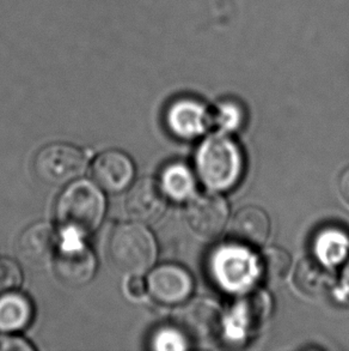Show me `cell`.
I'll list each match as a JSON object with an SVG mask.
<instances>
[{"label": "cell", "mask_w": 349, "mask_h": 351, "mask_svg": "<svg viewBox=\"0 0 349 351\" xmlns=\"http://www.w3.org/2000/svg\"><path fill=\"white\" fill-rule=\"evenodd\" d=\"M91 176L103 192L118 195L127 191L134 182L135 166L126 152L112 149L94 158Z\"/></svg>", "instance_id": "9c48e42d"}, {"label": "cell", "mask_w": 349, "mask_h": 351, "mask_svg": "<svg viewBox=\"0 0 349 351\" xmlns=\"http://www.w3.org/2000/svg\"><path fill=\"white\" fill-rule=\"evenodd\" d=\"M198 176L212 190L229 191L241 180L244 157L241 147L225 134H213L201 144L196 155Z\"/></svg>", "instance_id": "3957f363"}, {"label": "cell", "mask_w": 349, "mask_h": 351, "mask_svg": "<svg viewBox=\"0 0 349 351\" xmlns=\"http://www.w3.org/2000/svg\"><path fill=\"white\" fill-rule=\"evenodd\" d=\"M208 112L205 106L189 97L174 101L166 110V126L174 137L194 139L207 128Z\"/></svg>", "instance_id": "4fadbf2b"}, {"label": "cell", "mask_w": 349, "mask_h": 351, "mask_svg": "<svg viewBox=\"0 0 349 351\" xmlns=\"http://www.w3.org/2000/svg\"><path fill=\"white\" fill-rule=\"evenodd\" d=\"M126 289L128 295L133 299H142L147 293L146 282L142 280V276H131Z\"/></svg>", "instance_id": "cb8c5ba5"}, {"label": "cell", "mask_w": 349, "mask_h": 351, "mask_svg": "<svg viewBox=\"0 0 349 351\" xmlns=\"http://www.w3.org/2000/svg\"><path fill=\"white\" fill-rule=\"evenodd\" d=\"M335 283L331 265L320 258H305L299 261L294 272V285L297 289L311 299L323 298Z\"/></svg>", "instance_id": "9a60e30c"}, {"label": "cell", "mask_w": 349, "mask_h": 351, "mask_svg": "<svg viewBox=\"0 0 349 351\" xmlns=\"http://www.w3.org/2000/svg\"><path fill=\"white\" fill-rule=\"evenodd\" d=\"M161 186L170 199L181 202L190 198L195 190V178L188 167L174 163L161 173Z\"/></svg>", "instance_id": "e0dca14e"}, {"label": "cell", "mask_w": 349, "mask_h": 351, "mask_svg": "<svg viewBox=\"0 0 349 351\" xmlns=\"http://www.w3.org/2000/svg\"><path fill=\"white\" fill-rule=\"evenodd\" d=\"M187 347L185 336L179 328H161L152 335L151 348L155 350H183Z\"/></svg>", "instance_id": "ffe728a7"}, {"label": "cell", "mask_w": 349, "mask_h": 351, "mask_svg": "<svg viewBox=\"0 0 349 351\" xmlns=\"http://www.w3.org/2000/svg\"><path fill=\"white\" fill-rule=\"evenodd\" d=\"M23 283V274L18 264L9 258H0V295L14 291Z\"/></svg>", "instance_id": "44dd1931"}, {"label": "cell", "mask_w": 349, "mask_h": 351, "mask_svg": "<svg viewBox=\"0 0 349 351\" xmlns=\"http://www.w3.org/2000/svg\"><path fill=\"white\" fill-rule=\"evenodd\" d=\"M166 192L161 182L152 178H142L133 182L125 198V211L134 222L156 223L166 210Z\"/></svg>", "instance_id": "ba28073f"}, {"label": "cell", "mask_w": 349, "mask_h": 351, "mask_svg": "<svg viewBox=\"0 0 349 351\" xmlns=\"http://www.w3.org/2000/svg\"><path fill=\"white\" fill-rule=\"evenodd\" d=\"M339 190L346 203L349 205V167L341 174L339 180Z\"/></svg>", "instance_id": "d4e9b609"}, {"label": "cell", "mask_w": 349, "mask_h": 351, "mask_svg": "<svg viewBox=\"0 0 349 351\" xmlns=\"http://www.w3.org/2000/svg\"><path fill=\"white\" fill-rule=\"evenodd\" d=\"M349 251V237L337 229H326L316 240L317 258L334 265L342 261Z\"/></svg>", "instance_id": "ac0fdd59"}, {"label": "cell", "mask_w": 349, "mask_h": 351, "mask_svg": "<svg viewBox=\"0 0 349 351\" xmlns=\"http://www.w3.org/2000/svg\"><path fill=\"white\" fill-rule=\"evenodd\" d=\"M269 233L268 215L257 206H246L240 210L230 224V235L242 246H262L267 241Z\"/></svg>", "instance_id": "5bb4252c"}, {"label": "cell", "mask_w": 349, "mask_h": 351, "mask_svg": "<svg viewBox=\"0 0 349 351\" xmlns=\"http://www.w3.org/2000/svg\"><path fill=\"white\" fill-rule=\"evenodd\" d=\"M59 237L52 224L38 222L24 229L17 240V253L28 265L43 266L53 261Z\"/></svg>", "instance_id": "8fae6325"}, {"label": "cell", "mask_w": 349, "mask_h": 351, "mask_svg": "<svg viewBox=\"0 0 349 351\" xmlns=\"http://www.w3.org/2000/svg\"><path fill=\"white\" fill-rule=\"evenodd\" d=\"M230 209L217 193H201L189 200L185 219L194 233L203 239H216L227 227Z\"/></svg>", "instance_id": "52a82bcc"}, {"label": "cell", "mask_w": 349, "mask_h": 351, "mask_svg": "<svg viewBox=\"0 0 349 351\" xmlns=\"http://www.w3.org/2000/svg\"><path fill=\"white\" fill-rule=\"evenodd\" d=\"M177 328L184 336L198 341H209L220 332L222 312L216 302L207 299H195L177 311L174 315Z\"/></svg>", "instance_id": "30bf717a"}, {"label": "cell", "mask_w": 349, "mask_h": 351, "mask_svg": "<svg viewBox=\"0 0 349 351\" xmlns=\"http://www.w3.org/2000/svg\"><path fill=\"white\" fill-rule=\"evenodd\" d=\"M342 283H344V288L347 290V293L349 294V261L346 265L344 274H342Z\"/></svg>", "instance_id": "484cf974"}, {"label": "cell", "mask_w": 349, "mask_h": 351, "mask_svg": "<svg viewBox=\"0 0 349 351\" xmlns=\"http://www.w3.org/2000/svg\"><path fill=\"white\" fill-rule=\"evenodd\" d=\"M33 318V302L28 296L18 290L0 295V332H19L28 328Z\"/></svg>", "instance_id": "2e32d148"}, {"label": "cell", "mask_w": 349, "mask_h": 351, "mask_svg": "<svg viewBox=\"0 0 349 351\" xmlns=\"http://www.w3.org/2000/svg\"><path fill=\"white\" fill-rule=\"evenodd\" d=\"M146 285L147 293L163 306L185 304L194 290L193 276L177 264H161L151 269Z\"/></svg>", "instance_id": "8992f818"}, {"label": "cell", "mask_w": 349, "mask_h": 351, "mask_svg": "<svg viewBox=\"0 0 349 351\" xmlns=\"http://www.w3.org/2000/svg\"><path fill=\"white\" fill-rule=\"evenodd\" d=\"M259 274L266 280H280L291 269V256L279 247H269L257 258Z\"/></svg>", "instance_id": "d6986e66"}, {"label": "cell", "mask_w": 349, "mask_h": 351, "mask_svg": "<svg viewBox=\"0 0 349 351\" xmlns=\"http://www.w3.org/2000/svg\"><path fill=\"white\" fill-rule=\"evenodd\" d=\"M243 113L238 110V106L232 104V102H227L220 107L219 110V123L224 125L225 128H237L238 123H241Z\"/></svg>", "instance_id": "603a6c76"}, {"label": "cell", "mask_w": 349, "mask_h": 351, "mask_svg": "<svg viewBox=\"0 0 349 351\" xmlns=\"http://www.w3.org/2000/svg\"><path fill=\"white\" fill-rule=\"evenodd\" d=\"M250 254L242 248H225L213 259V272L219 285L230 290L244 288L254 277L257 261L253 263Z\"/></svg>", "instance_id": "7c38bea8"}, {"label": "cell", "mask_w": 349, "mask_h": 351, "mask_svg": "<svg viewBox=\"0 0 349 351\" xmlns=\"http://www.w3.org/2000/svg\"><path fill=\"white\" fill-rule=\"evenodd\" d=\"M107 200L94 181L78 179L65 186L55 204V219L62 230L88 237L103 223Z\"/></svg>", "instance_id": "6da1fadb"}, {"label": "cell", "mask_w": 349, "mask_h": 351, "mask_svg": "<svg viewBox=\"0 0 349 351\" xmlns=\"http://www.w3.org/2000/svg\"><path fill=\"white\" fill-rule=\"evenodd\" d=\"M107 252L114 269L131 277L151 270L157 261L158 247L146 224L132 221L115 227L109 237Z\"/></svg>", "instance_id": "7a4b0ae2"}, {"label": "cell", "mask_w": 349, "mask_h": 351, "mask_svg": "<svg viewBox=\"0 0 349 351\" xmlns=\"http://www.w3.org/2000/svg\"><path fill=\"white\" fill-rule=\"evenodd\" d=\"M53 270L57 280L70 288H83L94 280L97 259L81 234L62 230Z\"/></svg>", "instance_id": "5b68a950"}, {"label": "cell", "mask_w": 349, "mask_h": 351, "mask_svg": "<svg viewBox=\"0 0 349 351\" xmlns=\"http://www.w3.org/2000/svg\"><path fill=\"white\" fill-rule=\"evenodd\" d=\"M89 158L81 147L68 143H52L38 150L34 171L44 185L65 187L86 174Z\"/></svg>", "instance_id": "277c9868"}, {"label": "cell", "mask_w": 349, "mask_h": 351, "mask_svg": "<svg viewBox=\"0 0 349 351\" xmlns=\"http://www.w3.org/2000/svg\"><path fill=\"white\" fill-rule=\"evenodd\" d=\"M34 346L14 333L0 335V351H31Z\"/></svg>", "instance_id": "7402d4cb"}]
</instances>
